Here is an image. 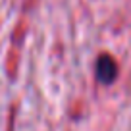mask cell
Returning <instances> with one entry per match:
<instances>
[{
    "label": "cell",
    "instance_id": "6da1fadb",
    "mask_svg": "<svg viewBox=\"0 0 131 131\" xmlns=\"http://www.w3.org/2000/svg\"><path fill=\"white\" fill-rule=\"evenodd\" d=\"M118 71H119L118 64L110 54H100L98 56L96 66H94V73H96V79L102 85H112L118 79Z\"/></svg>",
    "mask_w": 131,
    "mask_h": 131
}]
</instances>
